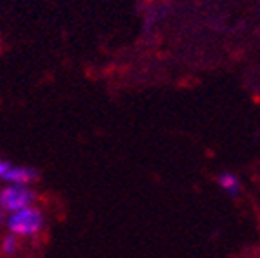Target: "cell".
Returning a JSON list of instances; mask_svg holds the SVG:
<instances>
[{
  "instance_id": "cell-1",
  "label": "cell",
  "mask_w": 260,
  "mask_h": 258,
  "mask_svg": "<svg viewBox=\"0 0 260 258\" xmlns=\"http://www.w3.org/2000/svg\"><path fill=\"white\" fill-rule=\"evenodd\" d=\"M44 226V217L35 208H22V210L13 211V215L8 218V228L13 235L20 237H29L42 230Z\"/></svg>"
},
{
  "instance_id": "cell-2",
  "label": "cell",
  "mask_w": 260,
  "mask_h": 258,
  "mask_svg": "<svg viewBox=\"0 0 260 258\" xmlns=\"http://www.w3.org/2000/svg\"><path fill=\"white\" fill-rule=\"evenodd\" d=\"M35 201V191L25 188V184H11L0 191V206L8 211L27 208Z\"/></svg>"
},
{
  "instance_id": "cell-3",
  "label": "cell",
  "mask_w": 260,
  "mask_h": 258,
  "mask_svg": "<svg viewBox=\"0 0 260 258\" xmlns=\"http://www.w3.org/2000/svg\"><path fill=\"white\" fill-rule=\"evenodd\" d=\"M2 177H4L6 181L13 182V184H27V182L37 179V172L31 168H24V166H18V168H11V166H9L8 172H6Z\"/></svg>"
},
{
  "instance_id": "cell-4",
  "label": "cell",
  "mask_w": 260,
  "mask_h": 258,
  "mask_svg": "<svg viewBox=\"0 0 260 258\" xmlns=\"http://www.w3.org/2000/svg\"><path fill=\"white\" fill-rule=\"evenodd\" d=\"M219 184L230 195H237V191H239V179L233 174H222L219 177Z\"/></svg>"
},
{
  "instance_id": "cell-5",
  "label": "cell",
  "mask_w": 260,
  "mask_h": 258,
  "mask_svg": "<svg viewBox=\"0 0 260 258\" xmlns=\"http://www.w3.org/2000/svg\"><path fill=\"white\" fill-rule=\"evenodd\" d=\"M16 246H18V242H16V235L11 233L4 238V242H2V251H4L6 254H13L16 251Z\"/></svg>"
},
{
  "instance_id": "cell-6",
  "label": "cell",
  "mask_w": 260,
  "mask_h": 258,
  "mask_svg": "<svg viewBox=\"0 0 260 258\" xmlns=\"http://www.w3.org/2000/svg\"><path fill=\"white\" fill-rule=\"evenodd\" d=\"M8 168H9L8 163H0V177H2V175H4L6 172H8Z\"/></svg>"
},
{
  "instance_id": "cell-7",
  "label": "cell",
  "mask_w": 260,
  "mask_h": 258,
  "mask_svg": "<svg viewBox=\"0 0 260 258\" xmlns=\"http://www.w3.org/2000/svg\"><path fill=\"white\" fill-rule=\"evenodd\" d=\"M2 217H4V215H2V213H0V224H2Z\"/></svg>"
}]
</instances>
